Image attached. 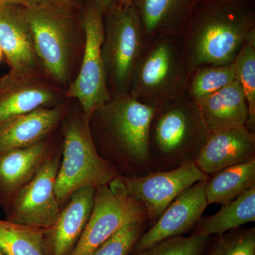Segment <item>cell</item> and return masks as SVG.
Segmentation results:
<instances>
[{"mask_svg":"<svg viewBox=\"0 0 255 255\" xmlns=\"http://www.w3.org/2000/svg\"><path fill=\"white\" fill-rule=\"evenodd\" d=\"M199 0H133L146 44L156 37H179Z\"/></svg>","mask_w":255,"mask_h":255,"instance_id":"cell-19","label":"cell"},{"mask_svg":"<svg viewBox=\"0 0 255 255\" xmlns=\"http://www.w3.org/2000/svg\"><path fill=\"white\" fill-rule=\"evenodd\" d=\"M0 4L18 5L26 9L58 5L55 0H0Z\"/></svg>","mask_w":255,"mask_h":255,"instance_id":"cell-29","label":"cell"},{"mask_svg":"<svg viewBox=\"0 0 255 255\" xmlns=\"http://www.w3.org/2000/svg\"><path fill=\"white\" fill-rule=\"evenodd\" d=\"M62 124L63 141L55 194L63 208L75 191L83 188L97 189L121 174L97 150L90 119L80 107L70 111Z\"/></svg>","mask_w":255,"mask_h":255,"instance_id":"cell-5","label":"cell"},{"mask_svg":"<svg viewBox=\"0 0 255 255\" xmlns=\"http://www.w3.org/2000/svg\"><path fill=\"white\" fill-rule=\"evenodd\" d=\"M0 48L9 64L10 73L22 77L46 75L37 57L23 6L0 4Z\"/></svg>","mask_w":255,"mask_h":255,"instance_id":"cell-14","label":"cell"},{"mask_svg":"<svg viewBox=\"0 0 255 255\" xmlns=\"http://www.w3.org/2000/svg\"><path fill=\"white\" fill-rule=\"evenodd\" d=\"M132 1L133 0H119L118 5L124 6H130L132 4Z\"/></svg>","mask_w":255,"mask_h":255,"instance_id":"cell-32","label":"cell"},{"mask_svg":"<svg viewBox=\"0 0 255 255\" xmlns=\"http://www.w3.org/2000/svg\"><path fill=\"white\" fill-rule=\"evenodd\" d=\"M146 221L130 223L88 255H128L145 232Z\"/></svg>","mask_w":255,"mask_h":255,"instance_id":"cell-28","label":"cell"},{"mask_svg":"<svg viewBox=\"0 0 255 255\" xmlns=\"http://www.w3.org/2000/svg\"><path fill=\"white\" fill-rule=\"evenodd\" d=\"M196 104L209 132L246 126L248 122V103L238 80Z\"/></svg>","mask_w":255,"mask_h":255,"instance_id":"cell-20","label":"cell"},{"mask_svg":"<svg viewBox=\"0 0 255 255\" xmlns=\"http://www.w3.org/2000/svg\"><path fill=\"white\" fill-rule=\"evenodd\" d=\"M61 153L62 147H57L29 182L15 194L4 209L6 219L46 229L54 224L62 209L55 194Z\"/></svg>","mask_w":255,"mask_h":255,"instance_id":"cell-10","label":"cell"},{"mask_svg":"<svg viewBox=\"0 0 255 255\" xmlns=\"http://www.w3.org/2000/svg\"><path fill=\"white\" fill-rule=\"evenodd\" d=\"M209 133L197 104L186 91L154 109L148 135L152 172L195 162Z\"/></svg>","mask_w":255,"mask_h":255,"instance_id":"cell-3","label":"cell"},{"mask_svg":"<svg viewBox=\"0 0 255 255\" xmlns=\"http://www.w3.org/2000/svg\"><path fill=\"white\" fill-rule=\"evenodd\" d=\"M217 236L204 255H255V228H238Z\"/></svg>","mask_w":255,"mask_h":255,"instance_id":"cell-26","label":"cell"},{"mask_svg":"<svg viewBox=\"0 0 255 255\" xmlns=\"http://www.w3.org/2000/svg\"><path fill=\"white\" fill-rule=\"evenodd\" d=\"M3 53L2 50H1V48H0V60H1V58H2Z\"/></svg>","mask_w":255,"mask_h":255,"instance_id":"cell-33","label":"cell"},{"mask_svg":"<svg viewBox=\"0 0 255 255\" xmlns=\"http://www.w3.org/2000/svg\"><path fill=\"white\" fill-rule=\"evenodd\" d=\"M95 190L83 188L70 196L54 224L45 233V255H70L73 253L90 219Z\"/></svg>","mask_w":255,"mask_h":255,"instance_id":"cell-16","label":"cell"},{"mask_svg":"<svg viewBox=\"0 0 255 255\" xmlns=\"http://www.w3.org/2000/svg\"><path fill=\"white\" fill-rule=\"evenodd\" d=\"M233 63L236 80L241 84L248 103L246 127L255 132V35L245 42Z\"/></svg>","mask_w":255,"mask_h":255,"instance_id":"cell-25","label":"cell"},{"mask_svg":"<svg viewBox=\"0 0 255 255\" xmlns=\"http://www.w3.org/2000/svg\"><path fill=\"white\" fill-rule=\"evenodd\" d=\"M0 255H4V254H3L2 253H1V252H0Z\"/></svg>","mask_w":255,"mask_h":255,"instance_id":"cell-34","label":"cell"},{"mask_svg":"<svg viewBox=\"0 0 255 255\" xmlns=\"http://www.w3.org/2000/svg\"><path fill=\"white\" fill-rule=\"evenodd\" d=\"M208 177L195 162L142 176H121L128 194L143 206L147 219L156 221L181 193Z\"/></svg>","mask_w":255,"mask_h":255,"instance_id":"cell-11","label":"cell"},{"mask_svg":"<svg viewBox=\"0 0 255 255\" xmlns=\"http://www.w3.org/2000/svg\"><path fill=\"white\" fill-rule=\"evenodd\" d=\"M236 80L233 63L223 66H199L188 73L185 91L197 103Z\"/></svg>","mask_w":255,"mask_h":255,"instance_id":"cell-24","label":"cell"},{"mask_svg":"<svg viewBox=\"0 0 255 255\" xmlns=\"http://www.w3.org/2000/svg\"><path fill=\"white\" fill-rule=\"evenodd\" d=\"M103 14L118 5L119 0H96Z\"/></svg>","mask_w":255,"mask_h":255,"instance_id":"cell-30","label":"cell"},{"mask_svg":"<svg viewBox=\"0 0 255 255\" xmlns=\"http://www.w3.org/2000/svg\"><path fill=\"white\" fill-rule=\"evenodd\" d=\"M25 9L41 68L65 91L75 78L79 54L85 45L76 9L58 5Z\"/></svg>","mask_w":255,"mask_h":255,"instance_id":"cell-4","label":"cell"},{"mask_svg":"<svg viewBox=\"0 0 255 255\" xmlns=\"http://www.w3.org/2000/svg\"><path fill=\"white\" fill-rule=\"evenodd\" d=\"M145 208L128 194L119 177L95 190L91 215L70 255H88L130 223L147 221Z\"/></svg>","mask_w":255,"mask_h":255,"instance_id":"cell-9","label":"cell"},{"mask_svg":"<svg viewBox=\"0 0 255 255\" xmlns=\"http://www.w3.org/2000/svg\"><path fill=\"white\" fill-rule=\"evenodd\" d=\"M55 2L63 7L77 9L80 4L81 0H55Z\"/></svg>","mask_w":255,"mask_h":255,"instance_id":"cell-31","label":"cell"},{"mask_svg":"<svg viewBox=\"0 0 255 255\" xmlns=\"http://www.w3.org/2000/svg\"><path fill=\"white\" fill-rule=\"evenodd\" d=\"M255 186V159L230 166L208 176L205 192L208 204H227Z\"/></svg>","mask_w":255,"mask_h":255,"instance_id":"cell-22","label":"cell"},{"mask_svg":"<svg viewBox=\"0 0 255 255\" xmlns=\"http://www.w3.org/2000/svg\"><path fill=\"white\" fill-rule=\"evenodd\" d=\"M205 184L206 179L196 183L175 198L153 226L142 233L132 251L138 253L168 238L184 236L195 228L209 205Z\"/></svg>","mask_w":255,"mask_h":255,"instance_id":"cell-13","label":"cell"},{"mask_svg":"<svg viewBox=\"0 0 255 255\" xmlns=\"http://www.w3.org/2000/svg\"><path fill=\"white\" fill-rule=\"evenodd\" d=\"M47 229L0 219V252L4 255H46Z\"/></svg>","mask_w":255,"mask_h":255,"instance_id":"cell-23","label":"cell"},{"mask_svg":"<svg viewBox=\"0 0 255 255\" xmlns=\"http://www.w3.org/2000/svg\"><path fill=\"white\" fill-rule=\"evenodd\" d=\"M53 136L0 153V204L4 209L57 148Z\"/></svg>","mask_w":255,"mask_h":255,"instance_id":"cell-17","label":"cell"},{"mask_svg":"<svg viewBox=\"0 0 255 255\" xmlns=\"http://www.w3.org/2000/svg\"><path fill=\"white\" fill-rule=\"evenodd\" d=\"M255 35V0H199L179 36L187 73L233 63Z\"/></svg>","mask_w":255,"mask_h":255,"instance_id":"cell-1","label":"cell"},{"mask_svg":"<svg viewBox=\"0 0 255 255\" xmlns=\"http://www.w3.org/2000/svg\"><path fill=\"white\" fill-rule=\"evenodd\" d=\"M255 221V186L223 205L216 214L199 221L193 234L211 237Z\"/></svg>","mask_w":255,"mask_h":255,"instance_id":"cell-21","label":"cell"},{"mask_svg":"<svg viewBox=\"0 0 255 255\" xmlns=\"http://www.w3.org/2000/svg\"><path fill=\"white\" fill-rule=\"evenodd\" d=\"M70 111L68 102L38 109L0 126V153L34 145L54 134Z\"/></svg>","mask_w":255,"mask_h":255,"instance_id":"cell-18","label":"cell"},{"mask_svg":"<svg viewBox=\"0 0 255 255\" xmlns=\"http://www.w3.org/2000/svg\"><path fill=\"white\" fill-rule=\"evenodd\" d=\"M209 243L207 236H176L138 252L136 255H204Z\"/></svg>","mask_w":255,"mask_h":255,"instance_id":"cell-27","label":"cell"},{"mask_svg":"<svg viewBox=\"0 0 255 255\" xmlns=\"http://www.w3.org/2000/svg\"><path fill=\"white\" fill-rule=\"evenodd\" d=\"M65 90L46 75L0 79V126L38 109L64 102Z\"/></svg>","mask_w":255,"mask_h":255,"instance_id":"cell-12","label":"cell"},{"mask_svg":"<svg viewBox=\"0 0 255 255\" xmlns=\"http://www.w3.org/2000/svg\"><path fill=\"white\" fill-rule=\"evenodd\" d=\"M255 159V132L245 126L209 132L195 163L206 175Z\"/></svg>","mask_w":255,"mask_h":255,"instance_id":"cell-15","label":"cell"},{"mask_svg":"<svg viewBox=\"0 0 255 255\" xmlns=\"http://www.w3.org/2000/svg\"><path fill=\"white\" fill-rule=\"evenodd\" d=\"M187 75L179 37H156L146 44L129 95L140 103L157 108L185 91Z\"/></svg>","mask_w":255,"mask_h":255,"instance_id":"cell-6","label":"cell"},{"mask_svg":"<svg viewBox=\"0 0 255 255\" xmlns=\"http://www.w3.org/2000/svg\"><path fill=\"white\" fill-rule=\"evenodd\" d=\"M153 113L154 108L129 94L113 97L92 113L90 128L97 150L121 176L152 172L148 135Z\"/></svg>","mask_w":255,"mask_h":255,"instance_id":"cell-2","label":"cell"},{"mask_svg":"<svg viewBox=\"0 0 255 255\" xmlns=\"http://www.w3.org/2000/svg\"><path fill=\"white\" fill-rule=\"evenodd\" d=\"M80 19L85 45L80 68L65 92V98L78 102L84 114L90 119L99 107L112 100L107 87L102 57L104 41V14L96 0H87Z\"/></svg>","mask_w":255,"mask_h":255,"instance_id":"cell-8","label":"cell"},{"mask_svg":"<svg viewBox=\"0 0 255 255\" xmlns=\"http://www.w3.org/2000/svg\"><path fill=\"white\" fill-rule=\"evenodd\" d=\"M146 43L133 5L117 6L104 14L102 57L112 98L128 95Z\"/></svg>","mask_w":255,"mask_h":255,"instance_id":"cell-7","label":"cell"}]
</instances>
